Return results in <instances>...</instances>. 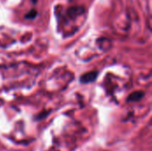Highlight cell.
Returning a JSON list of instances; mask_svg holds the SVG:
<instances>
[{
	"instance_id": "cell-4",
	"label": "cell",
	"mask_w": 152,
	"mask_h": 151,
	"mask_svg": "<svg viewBox=\"0 0 152 151\" xmlns=\"http://www.w3.org/2000/svg\"><path fill=\"white\" fill-rule=\"evenodd\" d=\"M32 1H33V3H34V4H36V3H37V0H32Z\"/></svg>"
},
{
	"instance_id": "cell-3",
	"label": "cell",
	"mask_w": 152,
	"mask_h": 151,
	"mask_svg": "<svg viewBox=\"0 0 152 151\" xmlns=\"http://www.w3.org/2000/svg\"><path fill=\"white\" fill-rule=\"evenodd\" d=\"M37 12L36 10H31V11H29V12L25 15V18H26V19H28V20H31V19L36 18V17H37Z\"/></svg>"
},
{
	"instance_id": "cell-1",
	"label": "cell",
	"mask_w": 152,
	"mask_h": 151,
	"mask_svg": "<svg viewBox=\"0 0 152 151\" xmlns=\"http://www.w3.org/2000/svg\"><path fill=\"white\" fill-rule=\"evenodd\" d=\"M98 77V72L97 71H91V72H87L83 74L80 77V82L83 84H88V83H92L94 81L96 80Z\"/></svg>"
},
{
	"instance_id": "cell-2",
	"label": "cell",
	"mask_w": 152,
	"mask_h": 151,
	"mask_svg": "<svg viewBox=\"0 0 152 151\" xmlns=\"http://www.w3.org/2000/svg\"><path fill=\"white\" fill-rule=\"evenodd\" d=\"M143 96H144V93H143L142 91L134 92L133 93H131V94L127 97L126 101H127L128 102H135V101H141V100L143 98Z\"/></svg>"
}]
</instances>
